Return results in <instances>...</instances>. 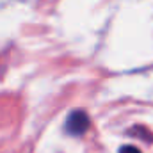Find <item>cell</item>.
Wrapping results in <instances>:
<instances>
[{
  "instance_id": "cell-1",
  "label": "cell",
  "mask_w": 153,
  "mask_h": 153,
  "mask_svg": "<svg viewBox=\"0 0 153 153\" xmlns=\"http://www.w3.org/2000/svg\"><path fill=\"white\" fill-rule=\"evenodd\" d=\"M87 128H89V117H87V114L84 111H73L68 116L66 130L71 135H82Z\"/></svg>"
},
{
  "instance_id": "cell-2",
  "label": "cell",
  "mask_w": 153,
  "mask_h": 153,
  "mask_svg": "<svg viewBox=\"0 0 153 153\" xmlns=\"http://www.w3.org/2000/svg\"><path fill=\"white\" fill-rule=\"evenodd\" d=\"M119 153H141L137 148H134V146H123L121 150H119Z\"/></svg>"
}]
</instances>
